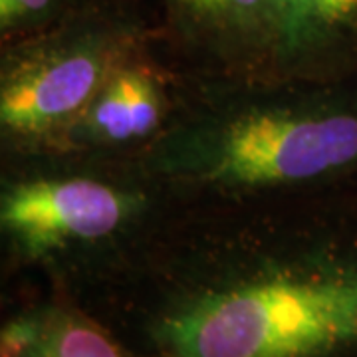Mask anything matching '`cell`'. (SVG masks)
<instances>
[{"mask_svg": "<svg viewBox=\"0 0 357 357\" xmlns=\"http://www.w3.org/2000/svg\"><path fill=\"white\" fill-rule=\"evenodd\" d=\"M84 307L137 357H357V195L312 232L147 252Z\"/></svg>", "mask_w": 357, "mask_h": 357, "instance_id": "6da1fadb", "label": "cell"}, {"mask_svg": "<svg viewBox=\"0 0 357 357\" xmlns=\"http://www.w3.org/2000/svg\"><path fill=\"white\" fill-rule=\"evenodd\" d=\"M195 107L147 143L143 169L178 189L252 195L357 185V77L264 79Z\"/></svg>", "mask_w": 357, "mask_h": 357, "instance_id": "7a4b0ae2", "label": "cell"}, {"mask_svg": "<svg viewBox=\"0 0 357 357\" xmlns=\"http://www.w3.org/2000/svg\"><path fill=\"white\" fill-rule=\"evenodd\" d=\"M151 192L133 178L88 169L30 171L4 183L0 229L16 266L50 272L56 294L77 304L123 278L143 258L137 227Z\"/></svg>", "mask_w": 357, "mask_h": 357, "instance_id": "3957f363", "label": "cell"}, {"mask_svg": "<svg viewBox=\"0 0 357 357\" xmlns=\"http://www.w3.org/2000/svg\"><path fill=\"white\" fill-rule=\"evenodd\" d=\"M133 26L109 16H72L10 42L0 70V129L22 151H54L109 77L139 56Z\"/></svg>", "mask_w": 357, "mask_h": 357, "instance_id": "277c9868", "label": "cell"}, {"mask_svg": "<svg viewBox=\"0 0 357 357\" xmlns=\"http://www.w3.org/2000/svg\"><path fill=\"white\" fill-rule=\"evenodd\" d=\"M272 40L260 79L330 84L357 77V0H270Z\"/></svg>", "mask_w": 357, "mask_h": 357, "instance_id": "5b68a950", "label": "cell"}, {"mask_svg": "<svg viewBox=\"0 0 357 357\" xmlns=\"http://www.w3.org/2000/svg\"><path fill=\"white\" fill-rule=\"evenodd\" d=\"M183 44L230 74L260 79L272 40L270 0H165Z\"/></svg>", "mask_w": 357, "mask_h": 357, "instance_id": "8992f818", "label": "cell"}, {"mask_svg": "<svg viewBox=\"0 0 357 357\" xmlns=\"http://www.w3.org/2000/svg\"><path fill=\"white\" fill-rule=\"evenodd\" d=\"M167 112L163 77L135 56L109 77L58 149L89 151L151 143L167 128Z\"/></svg>", "mask_w": 357, "mask_h": 357, "instance_id": "52a82bcc", "label": "cell"}, {"mask_svg": "<svg viewBox=\"0 0 357 357\" xmlns=\"http://www.w3.org/2000/svg\"><path fill=\"white\" fill-rule=\"evenodd\" d=\"M20 357H137L102 319L76 300L54 294L40 304V330Z\"/></svg>", "mask_w": 357, "mask_h": 357, "instance_id": "ba28073f", "label": "cell"}, {"mask_svg": "<svg viewBox=\"0 0 357 357\" xmlns=\"http://www.w3.org/2000/svg\"><path fill=\"white\" fill-rule=\"evenodd\" d=\"M72 0H0V34L8 42L28 38L62 22Z\"/></svg>", "mask_w": 357, "mask_h": 357, "instance_id": "9c48e42d", "label": "cell"}, {"mask_svg": "<svg viewBox=\"0 0 357 357\" xmlns=\"http://www.w3.org/2000/svg\"><path fill=\"white\" fill-rule=\"evenodd\" d=\"M349 191L354 192V195H357V185H356V187H351V189H349Z\"/></svg>", "mask_w": 357, "mask_h": 357, "instance_id": "30bf717a", "label": "cell"}]
</instances>
